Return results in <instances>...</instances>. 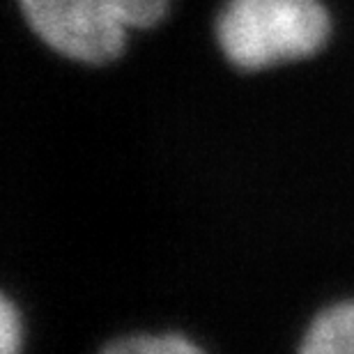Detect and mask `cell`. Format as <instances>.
Returning a JSON list of instances; mask_svg holds the SVG:
<instances>
[{
    "label": "cell",
    "instance_id": "cell-1",
    "mask_svg": "<svg viewBox=\"0 0 354 354\" xmlns=\"http://www.w3.org/2000/svg\"><path fill=\"white\" fill-rule=\"evenodd\" d=\"M329 35L320 0H225L216 19L221 51L239 69L306 58Z\"/></svg>",
    "mask_w": 354,
    "mask_h": 354
},
{
    "label": "cell",
    "instance_id": "cell-2",
    "mask_svg": "<svg viewBox=\"0 0 354 354\" xmlns=\"http://www.w3.org/2000/svg\"><path fill=\"white\" fill-rule=\"evenodd\" d=\"M166 7L168 0H21L24 17L48 46L90 65L115 60L127 28L154 26Z\"/></svg>",
    "mask_w": 354,
    "mask_h": 354
},
{
    "label": "cell",
    "instance_id": "cell-3",
    "mask_svg": "<svg viewBox=\"0 0 354 354\" xmlns=\"http://www.w3.org/2000/svg\"><path fill=\"white\" fill-rule=\"evenodd\" d=\"M301 352L306 354H341L354 352V301L336 304L315 317L306 336Z\"/></svg>",
    "mask_w": 354,
    "mask_h": 354
},
{
    "label": "cell",
    "instance_id": "cell-4",
    "mask_svg": "<svg viewBox=\"0 0 354 354\" xmlns=\"http://www.w3.org/2000/svg\"><path fill=\"white\" fill-rule=\"evenodd\" d=\"M111 354H196L198 345L187 341L180 334H159V336H129L109 343L104 348Z\"/></svg>",
    "mask_w": 354,
    "mask_h": 354
},
{
    "label": "cell",
    "instance_id": "cell-5",
    "mask_svg": "<svg viewBox=\"0 0 354 354\" xmlns=\"http://www.w3.org/2000/svg\"><path fill=\"white\" fill-rule=\"evenodd\" d=\"M19 338H21V329H19L17 310H14L12 301L3 297L0 299V350H3V354H12L17 350Z\"/></svg>",
    "mask_w": 354,
    "mask_h": 354
}]
</instances>
